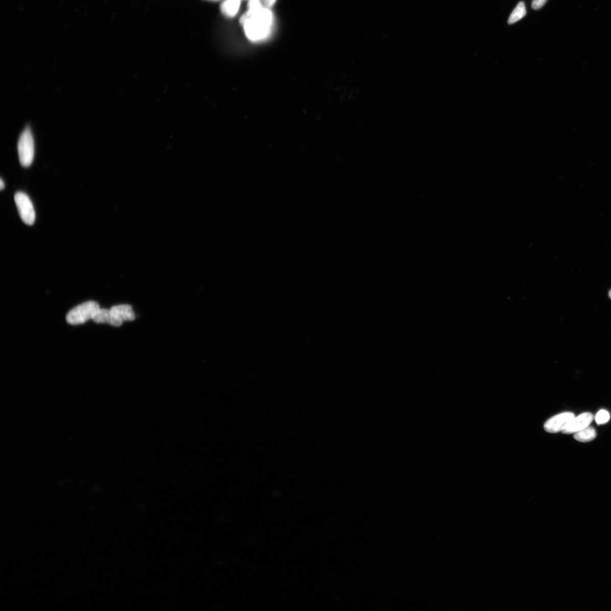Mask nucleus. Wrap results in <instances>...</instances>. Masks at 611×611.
<instances>
[{"mask_svg": "<svg viewBox=\"0 0 611 611\" xmlns=\"http://www.w3.org/2000/svg\"><path fill=\"white\" fill-rule=\"evenodd\" d=\"M575 417L571 412H565L556 415L545 424L544 429L547 433L555 434L562 432L570 421Z\"/></svg>", "mask_w": 611, "mask_h": 611, "instance_id": "6", "label": "nucleus"}, {"mask_svg": "<svg viewBox=\"0 0 611 611\" xmlns=\"http://www.w3.org/2000/svg\"><path fill=\"white\" fill-rule=\"evenodd\" d=\"M14 199L20 217L24 222L29 225H33L35 221V212L28 195L18 192L15 194Z\"/></svg>", "mask_w": 611, "mask_h": 611, "instance_id": "4", "label": "nucleus"}, {"mask_svg": "<svg viewBox=\"0 0 611 611\" xmlns=\"http://www.w3.org/2000/svg\"><path fill=\"white\" fill-rule=\"evenodd\" d=\"M609 419L610 415L607 411L605 410H600L595 417V421L599 425L607 423Z\"/></svg>", "mask_w": 611, "mask_h": 611, "instance_id": "11", "label": "nucleus"}, {"mask_svg": "<svg viewBox=\"0 0 611 611\" xmlns=\"http://www.w3.org/2000/svg\"><path fill=\"white\" fill-rule=\"evenodd\" d=\"M273 15L269 9L263 8L256 12L247 11L240 19L245 33L251 41L265 39L269 35Z\"/></svg>", "mask_w": 611, "mask_h": 611, "instance_id": "1", "label": "nucleus"}, {"mask_svg": "<svg viewBox=\"0 0 611 611\" xmlns=\"http://www.w3.org/2000/svg\"><path fill=\"white\" fill-rule=\"evenodd\" d=\"M609 296L610 298L611 299V290L609 293Z\"/></svg>", "mask_w": 611, "mask_h": 611, "instance_id": "15", "label": "nucleus"}, {"mask_svg": "<svg viewBox=\"0 0 611 611\" xmlns=\"http://www.w3.org/2000/svg\"><path fill=\"white\" fill-rule=\"evenodd\" d=\"M241 0H225L221 5V11L226 16L233 17L238 13Z\"/></svg>", "mask_w": 611, "mask_h": 611, "instance_id": "8", "label": "nucleus"}, {"mask_svg": "<svg viewBox=\"0 0 611 611\" xmlns=\"http://www.w3.org/2000/svg\"><path fill=\"white\" fill-rule=\"evenodd\" d=\"M135 317L132 307L130 305L114 306L109 309L108 324L120 326L124 321H133Z\"/></svg>", "mask_w": 611, "mask_h": 611, "instance_id": "5", "label": "nucleus"}, {"mask_svg": "<svg viewBox=\"0 0 611 611\" xmlns=\"http://www.w3.org/2000/svg\"><path fill=\"white\" fill-rule=\"evenodd\" d=\"M594 416L591 413H584L574 417L562 431L565 434H572L587 428L593 422Z\"/></svg>", "mask_w": 611, "mask_h": 611, "instance_id": "7", "label": "nucleus"}, {"mask_svg": "<svg viewBox=\"0 0 611 611\" xmlns=\"http://www.w3.org/2000/svg\"><path fill=\"white\" fill-rule=\"evenodd\" d=\"M100 308L99 304L95 301H87L79 304L67 313L66 322L73 325L84 324L89 320H92Z\"/></svg>", "mask_w": 611, "mask_h": 611, "instance_id": "2", "label": "nucleus"}, {"mask_svg": "<svg viewBox=\"0 0 611 611\" xmlns=\"http://www.w3.org/2000/svg\"><path fill=\"white\" fill-rule=\"evenodd\" d=\"M547 0H533L532 2V8L535 10H538L543 7L546 3Z\"/></svg>", "mask_w": 611, "mask_h": 611, "instance_id": "12", "label": "nucleus"}, {"mask_svg": "<svg viewBox=\"0 0 611 611\" xmlns=\"http://www.w3.org/2000/svg\"><path fill=\"white\" fill-rule=\"evenodd\" d=\"M597 436L596 431L591 426L577 432L574 435V438L582 442H588L595 439Z\"/></svg>", "mask_w": 611, "mask_h": 611, "instance_id": "9", "label": "nucleus"}, {"mask_svg": "<svg viewBox=\"0 0 611 611\" xmlns=\"http://www.w3.org/2000/svg\"><path fill=\"white\" fill-rule=\"evenodd\" d=\"M18 152L21 165L28 167L32 164L35 154L34 140L29 127L20 135L18 143Z\"/></svg>", "mask_w": 611, "mask_h": 611, "instance_id": "3", "label": "nucleus"}, {"mask_svg": "<svg viewBox=\"0 0 611 611\" xmlns=\"http://www.w3.org/2000/svg\"><path fill=\"white\" fill-rule=\"evenodd\" d=\"M4 188H5V183H4L3 180H2V179H1V181H0V189H1L2 191H3V190Z\"/></svg>", "mask_w": 611, "mask_h": 611, "instance_id": "14", "label": "nucleus"}, {"mask_svg": "<svg viewBox=\"0 0 611 611\" xmlns=\"http://www.w3.org/2000/svg\"><path fill=\"white\" fill-rule=\"evenodd\" d=\"M276 0H261L262 6L265 8L269 9L275 4Z\"/></svg>", "mask_w": 611, "mask_h": 611, "instance_id": "13", "label": "nucleus"}, {"mask_svg": "<svg viewBox=\"0 0 611 611\" xmlns=\"http://www.w3.org/2000/svg\"><path fill=\"white\" fill-rule=\"evenodd\" d=\"M526 14V10L525 4L523 2L519 3L512 14H510L508 19V24L511 25L518 22L519 20L525 16Z\"/></svg>", "mask_w": 611, "mask_h": 611, "instance_id": "10", "label": "nucleus"}]
</instances>
